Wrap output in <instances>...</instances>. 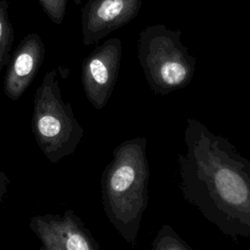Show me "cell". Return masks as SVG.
Returning <instances> with one entry per match:
<instances>
[{
  "instance_id": "obj_10",
  "label": "cell",
  "mask_w": 250,
  "mask_h": 250,
  "mask_svg": "<svg viewBox=\"0 0 250 250\" xmlns=\"http://www.w3.org/2000/svg\"><path fill=\"white\" fill-rule=\"evenodd\" d=\"M150 250H193L179 234L178 232L167 224L156 232Z\"/></svg>"
},
{
  "instance_id": "obj_12",
  "label": "cell",
  "mask_w": 250,
  "mask_h": 250,
  "mask_svg": "<svg viewBox=\"0 0 250 250\" xmlns=\"http://www.w3.org/2000/svg\"><path fill=\"white\" fill-rule=\"evenodd\" d=\"M11 181L9 177L5 174V172L0 168V203L3 201L5 195L8 191V187Z\"/></svg>"
},
{
  "instance_id": "obj_7",
  "label": "cell",
  "mask_w": 250,
  "mask_h": 250,
  "mask_svg": "<svg viewBox=\"0 0 250 250\" xmlns=\"http://www.w3.org/2000/svg\"><path fill=\"white\" fill-rule=\"evenodd\" d=\"M143 0H86L81 8L82 42L98 43L111 32L133 21Z\"/></svg>"
},
{
  "instance_id": "obj_1",
  "label": "cell",
  "mask_w": 250,
  "mask_h": 250,
  "mask_svg": "<svg viewBox=\"0 0 250 250\" xmlns=\"http://www.w3.org/2000/svg\"><path fill=\"white\" fill-rule=\"evenodd\" d=\"M178 155L183 197L234 242L250 239V161L225 137L188 118Z\"/></svg>"
},
{
  "instance_id": "obj_4",
  "label": "cell",
  "mask_w": 250,
  "mask_h": 250,
  "mask_svg": "<svg viewBox=\"0 0 250 250\" xmlns=\"http://www.w3.org/2000/svg\"><path fill=\"white\" fill-rule=\"evenodd\" d=\"M180 29L155 23L143 29L137 40V58L150 90L168 95L192 81L196 58L181 40Z\"/></svg>"
},
{
  "instance_id": "obj_8",
  "label": "cell",
  "mask_w": 250,
  "mask_h": 250,
  "mask_svg": "<svg viewBox=\"0 0 250 250\" xmlns=\"http://www.w3.org/2000/svg\"><path fill=\"white\" fill-rule=\"evenodd\" d=\"M46 54L41 36L28 33L18 44L7 63L3 90L7 98L18 101L38 73Z\"/></svg>"
},
{
  "instance_id": "obj_2",
  "label": "cell",
  "mask_w": 250,
  "mask_h": 250,
  "mask_svg": "<svg viewBox=\"0 0 250 250\" xmlns=\"http://www.w3.org/2000/svg\"><path fill=\"white\" fill-rule=\"evenodd\" d=\"M149 168L146 139L135 137L119 144L101 177L103 209L122 238L136 245L148 204Z\"/></svg>"
},
{
  "instance_id": "obj_9",
  "label": "cell",
  "mask_w": 250,
  "mask_h": 250,
  "mask_svg": "<svg viewBox=\"0 0 250 250\" xmlns=\"http://www.w3.org/2000/svg\"><path fill=\"white\" fill-rule=\"evenodd\" d=\"M9 6L8 0H0V72L10 61L15 40V31L10 20Z\"/></svg>"
},
{
  "instance_id": "obj_3",
  "label": "cell",
  "mask_w": 250,
  "mask_h": 250,
  "mask_svg": "<svg viewBox=\"0 0 250 250\" xmlns=\"http://www.w3.org/2000/svg\"><path fill=\"white\" fill-rule=\"evenodd\" d=\"M60 74L64 78L69 69L59 65L45 73L34 94L31 116V131L36 144L52 163L71 155L84 134L71 104L62 99Z\"/></svg>"
},
{
  "instance_id": "obj_13",
  "label": "cell",
  "mask_w": 250,
  "mask_h": 250,
  "mask_svg": "<svg viewBox=\"0 0 250 250\" xmlns=\"http://www.w3.org/2000/svg\"><path fill=\"white\" fill-rule=\"evenodd\" d=\"M73 2H74L76 5H78V6H80V5L82 4V0H73Z\"/></svg>"
},
{
  "instance_id": "obj_6",
  "label": "cell",
  "mask_w": 250,
  "mask_h": 250,
  "mask_svg": "<svg viewBox=\"0 0 250 250\" xmlns=\"http://www.w3.org/2000/svg\"><path fill=\"white\" fill-rule=\"evenodd\" d=\"M28 226L40 241V250H100L90 229L71 209L32 216Z\"/></svg>"
},
{
  "instance_id": "obj_5",
  "label": "cell",
  "mask_w": 250,
  "mask_h": 250,
  "mask_svg": "<svg viewBox=\"0 0 250 250\" xmlns=\"http://www.w3.org/2000/svg\"><path fill=\"white\" fill-rule=\"evenodd\" d=\"M122 60V41L109 38L97 46L81 63V83L87 100L104 108L115 87Z\"/></svg>"
},
{
  "instance_id": "obj_11",
  "label": "cell",
  "mask_w": 250,
  "mask_h": 250,
  "mask_svg": "<svg viewBox=\"0 0 250 250\" xmlns=\"http://www.w3.org/2000/svg\"><path fill=\"white\" fill-rule=\"evenodd\" d=\"M45 15L53 23L60 25L62 23L67 0H38Z\"/></svg>"
}]
</instances>
